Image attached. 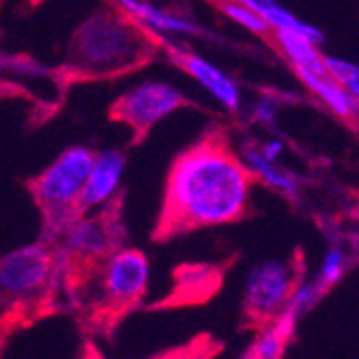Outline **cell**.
Masks as SVG:
<instances>
[{
  "label": "cell",
  "mask_w": 359,
  "mask_h": 359,
  "mask_svg": "<svg viewBox=\"0 0 359 359\" xmlns=\"http://www.w3.org/2000/svg\"><path fill=\"white\" fill-rule=\"evenodd\" d=\"M252 172L222 140L209 138L177 157L166 181L164 224L211 228L243 217L252 196Z\"/></svg>",
  "instance_id": "cell-1"
},
{
  "label": "cell",
  "mask_w": 359,
  "mask_h": 359,
  "mask_svg": "<svg viewBox=\"0 0 359 359\" xmlns=\"http://www.w3.org/2000/svg\"><path fill=\"white\" fill-rule=\"evenodd\" d=\"M95 155L86 147H72L62 151L52 164L32 181V196L48 215V222L58 228L76 217L82 194L90 177Z\"/></svg>",
  "instance_id": "cell-2"
},
{
  "label": "cell",
  "mask_w": 359,
  "mask_h": 359,
  "mask_svg": "<svg viewBox=\"0 0 359 359\" xmlns=\"http://www.w3.org/2000/svg\"><path fill=\"white\" fill-rule=\"evenodd\" d=\"M60 269V256L48 243H26L0 260V290L13 308L37 304Z\"/></svg>",
  "instance_id": "cell-3"
},
{
  "label": "cell",
  "mask_w": 359,
  "mask_h": 359,
  "mask_svg": "<svg viewBox=\"0 0 359 359\" xmlns=\"http://www.w3.org/2000/svg\"><path fill=\"white\" fill-rule=\"evenodd\" d=\"M299 273L286 260L265 258L250 267L243 284V308L245 312L258 320L267 323L278 316L290 302L295 286L299 282Z\"/></svg>",
  "instance_id": "cell-4"
},
{
  "label": "cell",
  "mask_w": 359,
  "mask_h": 359,
  "mask_svg": "<svg viewBox=\"0 0 359 359\" xmlns=\"http://www.w3.org/2000/svg\"><path fill=\"white\" fill-rule=\"evenodd\" d=\"M136 52V30L114 18L95 15L80 28L76 37V56L80 58V65L97 72L125 65Z\"/></svg>",
  "instance_id": "cell-5"
},
{
  "label": "cell",
  "mask_w": 359,
  "mask_h": 359,
  "mask_svg": "<svg viewBox=\"0 0 359 359\" xmlns=\"http://www.w3.org/2000/svg\"><path fill=\"white\" fill-rule=\"evenodd\" d=\"M149 282L151 263L147 254L136 248H116L100 267L102 299L116 310L138 304L147 295Z\"/></svg>",
  "instance_id": "cell-6"
},
{
  "label": "cell",
  "mask_w": 359,
  "mask_h": 359,
  "mask_svg": "<svg viewBox=\"0 0 359 359\" xmlns=\"http://www.w3.org/2000/svg\"><path fill=\"white\" fill-rule=\"evenodd\" d=\"M183 104L185 97L175 84L149 80L136 84L134 88H129L118 97L114 106V116L132 129V132L142 136L159 121H164L175 110H179Z\"/></svg>",
  "instance_id": "cell-7"
},
{
  "label": "cell",
  "mask_w": 359,
  "mask_h": 359,
  "mask_svg": "<svg viewBox=\"0 0 359 359\" xmlns=\"http://www.w3.org/2000/svg\"><path fill=\"white\" fill-rule=\"evenodd\" d=\"M58 235V248H54L58 254H65L67 258H106L110 252H114V235L104 217L95 213H78L69 222L56 228Z\"/></svg>",
  "instance_id": "cell-8"
},
{
  "label": "cell",
  "mask_w": 359,
  "mask_h": 359,
  "mask_svg": "<svg viewBox=\"0 0 359 359\" xmlns=\"http://www.w3.org/2000/svg\"><path fill=\"white\" fill-rule=\"evenodd\" d=\"M125 177V155L116 149H106L95 155V164L86 181L80 211L95 213L108 207L121 191Z\"/></svg>",
  "instance_id": "cell-9"
},
{
  "label": "cell",
  "mask_w": 359,
  "mask_h": 359,
  "mask_svg": "<svg viewBox=\"0 0 359 359\" xmlns=\"http://www.w3.org/2000/svg\"><path fill=\"white\" fill-rule=\"evenodd\" d=\"M177 60L183 67V72L194 82H198L224 110L237 112L241 108V88L219 67V65L211 62L209 58H205L201 54H191V52H179Z\"/></svg>",
  "instance_id": "cell-10"
},
{
  "label": "cell",
  "mask_w": 359,
  "mask_h": 359,
  "mask_svg": "<svg viewBox=\"0 0 359 359\" xmlns=\"http://www.w3.org/2000/svg\"><path fill=\"white\" fill-rule=\"evenodd\" d=\"M114 5L118 9H123L134 22L147 26L153 32H159V35L187 37V35H196V32H198V26H196L189 18H183L172 11L161 9L157 5H151L147 0H114Z\"/></svg>",
  "instance_id": "cell-11"
},
{
  "label": "cell",
  "mask_w": 359,
  "mask_h": 359,
  "mask_svg": "<svg viewBox=\"0 0 359 359\" xmlns=\"http://www.w3.org/2000/svg\"><path fill=\"white\" fill-rule=\"evenodd\" d=\"M273 39L295 74H327V56L318 50L320 43L284 30L273 32Z\"/></svg>",
  "instance_id": "cell-12"
},
{
  "label": "cell",
  "mask_w": 359,
  "mask_h": 359,
  "mask_svg": "<svg viewBox=\"0 0 359 359\" xmlns=\"http://www.w3.org/2000/svg\"><path fill=\"white\" fill-rule=\"evenodd\" d=\"M304 86L323 102L325 108H330L340 118H353L359 114V104L355 97L334 78L327 74H297Z\"/></svg>",
  "instance_id": "cell-13"
},
{
  "label": "cell",
  "mask_w": 359,
  "mask_h": 359,
  "mask_svg": "<svg viewBox=\"0 0 359 359\" xmlns=\"http://www.w3.org/2000/svg\"><path fill=\"white\" fill-rule=\"evenodd\" d=\"M243 161L248 170L252 172V177L256 181H260L263 185L271 187L278 194H284L288 198H295L299 191V183L292 177L288 170H284L278 161H269L260 147H245L243 151Z\"/></svg>",
  "instance_id": "cell-14"
},
{
  "label": "cell",
  "mask_w": 359,
  "mask_h": 359,
  "mask_svg": "<svg viewBox=\"0 0 359 359\" xmlns=\"http://www.w3.org/2000/svg\"><path fill=\"white\" fill-rule=\"evenodd\" d=\"M290 338L292 334L282 330L276 320H267L263 323V327L256 332L252 344L248 346V353L254 359H284Z\"/></svg>",
  "instance_id": "cell-15"
},
{
  "label": "cell",
  "mask_w": 359,
  "mask_h": 359,
  "mask_svg": "<svg viewBox=\"0 0 359 359\" xmlns=\"http://www.w3.org/2000/svg\"><path fill=\"white\" fill-rule=\"evenodd\" d=\"M348 269V256L342 245H330L327 252L323 254L320 265L314 273V280L323 286L325 292H330L346 273Z\"/></svg>",
  "instance_id": "cell-16"
},
{
  "label": "cell",
  "mask_w": 359,
  "mask_h": 359,
  "mask_svg": "<svg viewBox=\"0 0 359 359\" xmlns=\"http://www.w3.org/2000/svg\"><path fill=\"white\" fill-rule=\"evenodd\" d=\"M219 7H222L224 15L228 20L239 24L241 28H245L250 32H254V35H258V37H265V35H269V32H271L269 22L263 15H260L254 7H250L245 3H224Z\"/></svg>",
  "instance_id": "cell-17"
},
{
  "label": "cell",
  "mask_w": 359,
  "mask_h": 359,
  "mask_svg": "<svg viewBox=\"0 0 359 359\" xmlns=\"http://www.w3.org/2000/svg\"><path fill=\"white\" fill-rule=\"evenodd\" d=\"M327 295V292L323 290V286L312 278H302L295 286V292H292V297L288 302V308L295 310L299 316H306L310 310H314L318 306V302Z\"/></svg>",
  "instance_id": "cell-18"
},
{
  "label": "cell",
  "mask_w": 359,
  "mask_h": 359,
  "mask_svg": "<svg viewBox=\"0 0 359 359\" xmlns=\"http://www.w3.org/2000/svg\"><path fill=\"white\" fill-rule=\"evenodd\" d=\"M327 72L334 76L359 104V65L346 58L327 56Z\"/></svg>",
  "instance_id": "cell-19"
},
{
  "label": "cell",
  "mask_w": 359,
  "mask_h": 359,
  "mask_svg": "<svg viewBox=\"0 0 359 359\" xmlns=\"http://www.w3.org/2000/svg\"><path fill=\"white\" fill-rule=\"evenodd\" d=\"M278 110H280V102L276 100V97H271V95H265V97H260V100L256 102V106L252 110V116L258 123L269 125V123H273Z\"/></svg>",
  "instance_id": "cell-20"
},
{
  "label": "cell",
  "mask_w": 359,
  "mask_h": 359,
  "mask_svg": "<svg viewBox=\"0 0 359 359\" xmlns=\"http://www.w3.org/2000/svg\"><path fill=\"white\" fill-rule=\"evenodd\" d=\"M260 151H263V155H265L269 161H280V155L284 153V142L278 140V138H271L269 142L260 144Z\"/></svg>",
  "instance_id": "cell-21"
},
{
  "label": "cell",
  "mask_w": 359,
  "mask_h": 359,
  "mask_svg": "<svg viewBox=\"0 0 359 359\" xmlns=\"http://www.w3.org/2000/svg\"><path fill=\"white\" fill-rule=\"evenodd\" d=\"M140 359H203V355H194L189 351H170V353H157V355H149Z\"/></svg>",
  "instance_id": "cell-22"
},
{
  "label": "cell",
  "mask_w": 359,
  "mask_h": 359,
  "mask_svg": "<svg viewBox=\"0 0 359 359\" xmlns=\"http://www.w3.org/2000/svg\"><path fill=\"white\" fill-rule=\"evenodd\" d=\"M219 5H224V3H241V0H217Z\"/></svg>",
  "instance_id": "cell-23"
},
{
  "label": "cell",
  "mask_w": 359,
  "mask_h": 359,
  "mask_svg": "<svg viewBox=\"0 0 359 359\" xmlns=\"http://www.w3.org/2000/svg\"><path fill=\"white\" fill-rule=\"evenodd\" d=\"M357 118H359V114H357Z\"/></svg>",
  "instance_id": "cell-24"
}]
</instances>
